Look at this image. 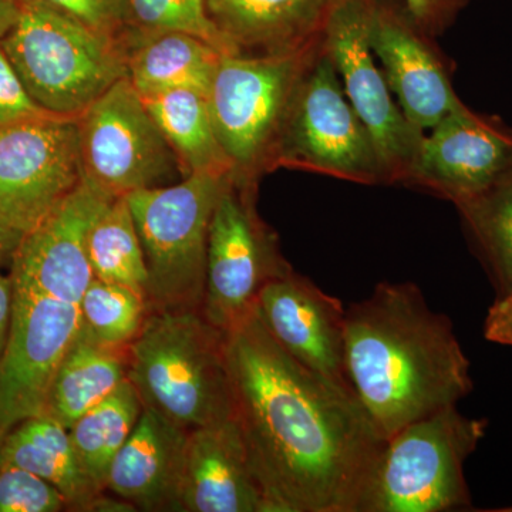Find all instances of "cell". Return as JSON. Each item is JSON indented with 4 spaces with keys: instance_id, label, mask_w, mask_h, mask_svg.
Returning <instances> with one entry per match:
<instances>
[{
    "instance_id": "6da1fadb",
    "label": "cell",
    "mask_w": 512,
    "mask_h": 512,
    "mask_svg": "<svg viewBox=\"0 0 512 512\" xmlns=\"http://www.w3.org/2000/svg\"><path fill=\"white\" fill-rule=\"evenodd\" d=\"M225 353L266 512H362L384 439L355 397L292 359L256 308L225 333Z\"/></svg>"
},
{
    "instance_id": "7a4b0ae2",
    "label": "cell",
    "mask_w": 512,
    "mask_h": 512,
    "mask_svg": "<svg viewBox=\"0 0 512 512\" xmlns=\"http://www.w3.org/2000/svg\"><path fill=\"white\" fill-rule=\"evenodd\" d=\"M346 369L357 402L384 440L456 406L473 387L453 323L412 282H382L346 308Z\"/></svg>"
},
{
    "instance_id": "3957f363",
    "label": "cell",
    "mask_w": 512,
    "mask_h": 512,
    "mask_svg": "<svg viewBox=\"0 0 512 512\" xmlns=\"http://www.w3.org/2000/svg\"><path fill=\"white\" fill-rule=\"evenodd\" d=\"M128 380L144 407L191 431L234 416L225 332L201 309L148 311L128 346Z\"/></svg>"
},
{
    "instance_id": "277c9868",
    "label": "cell",
    "mask_w": 512,
    "mask_h": 512,
    "mask_svg": "<svg viewBox=\"0 0 512 512\" xmlns=\"http://www.w3.org/2000/svg\"><path fill=\"white\" fill-rule=\"evenodd\" d=\"M0 45L30 97L53 116L79 119L127 77L120 42L36 6L22 5L18 22Z\"/></svg>"
},
{
    "instance_id": "5b68a950",
    "label": "cell",
    "mask_w": 512,
    "mask_h": 512,
    "mask_svg": "<svg viewBox=\"0 0 512 512\" xmlns=\"http://www.w3.org/2000/svg\"><path fill=\"white\" fill-rule=\"evenodd\" d=\"M234 174H192L126 195L146 259L148 311L201 309L211 218Z\"/></svg>"
},
{
    "instance_id": "8992f818",
    "label": "cell",
    "mask_w": 512,
    "mask_h": 512,
    "mask_svg": "<svg viewBox=\"0 0 512 512\" xmlns=\"http://www.w3.org/2000/svg\"><path fill=\"white\" fill-rule=\"evenodd\" d=\"M487 430L448 406L384 440L362 512H447L470 507L464 463Z\"/></svg>"
},
{
    "instance_id": "52a82bcc",
    "label": "cell",
    "mask_w": 512,
    "mask_h": 512,
    "mask_svg": "<svg viewBox=\"0 0 512 512\" xmlns=\"http://www.w3.org/2000/svg\"><path fill=\"white\" fill-rule=\"evenodd\" d=\"M303 168L360 184H392L323 42L299 82L269 168Z\"/></svg>"
},
{
    "instance_id": "ba28073f",
    "label": "cell",
    "mask_w": 512,
    "mask_h": 512,
    "mask_svg": "<svg viewBox=\"0 0 512 512\" xmlns=\"http://www.w3.org/2000/svg\"><path fill=\"white\" fill-rule=\"evenodd\" d=\"M322 42L289 55H222L208 103L215 133L238 177L269 168L299 82Z\"/></svg>"
},
{
    "instance_id": "9c48e42d",
    "label": "cell",
    "mask_w": 512,
    "mask_h": 512,
    "mask_svg": "<svg viewBox=\"0 0 512 512\" xmlns=\"http://www.w3.org/2000/svg\"><path fill=\"white\" fill-rule=\"evenodd\" d=\"M83 177L111 197L183 180L143 97L123 77L77 119Z\"/></svg>"
},
{
    "instance_id": "30bf717a",
    "label": "cell",
    "mask_w": 512,
    "mask_h": 512,
    "mask_svg": "<svg viewBox=\"0 0 512 512\" xmlns=\"http://www.w3.org/2000/svg\"><path fill=\"white\" fill-rule=\"evenodd\" d=\"M251 185L234 174L208 232L201 312L225 333L251 313L265 285L293 271L279 252L274 232L256 214Z\"/></svg>"
},
{
    "instance_id": "8fae6325",
    "label": "cell",
    "mask_w": 512,
    "mask_h": 512,
    "mask_svg": "<svg viewBox=\"0 0 512 512\" xmlns=\"http://www.w3.org/2000/svg\"><path fill=\"white\" fill-rule=\"evenodd\" d=\"M373 0H335L322 42L342 79L343 90L375 141L393 183H406L423 131L417 130L393 100L369 42Z\"/></svg>"
},
{
    "instance_id": "7c38bea8",
    "label": "cell",
    "mask_w": 512,
    "mask_h": 512,
    "mask_svg": "<svg viewBox=\"0 0 512 512\" xmlns=\"http://www.w3.org/2000/svg\"><path fill=\"white\" fill-rule=\"evenodd\" d=\"M83 181L76 119L0 128V220L28 234Z\"/></svg>"
},
{
    "instance_id": "4fadbf2b",
    "label": "cell",
    "mask_w": 512,
    "mask_h": 512,
    "mask_svg": "<svg viewBox=\"0 0 512 512\" xmlns=\"http://www.w3.org/2000/svg\"><path fill=\"white\" fill-rule=\"evenodd\" d=\"M12 285V326L0 363V441L45 412L57 366L80 328L79 305Z\"/></svg>"
},
{
    "instance_id": "5bb4252c",
    "label": "cell",
    "mask_w": 512,
    "mask_h": 512,
    "mask_svg": "<svg viewBox=\"0 0 512 512\" xmlns=\"http://www.w3.org/2000/svg\"><path fill=\"white\" fill-rule=\"evenodd\" d=\"M255 308L292 359L355 397L346 369V308L339 299L291 271L265 285Z\"/></svg>"
},
{
    "instance_id": "9a60e30c",
    "label": "cell",
    "mask_w": 512,
    "mask_h": 512,
    "mask_svg": "<svg viewBox=\"0 0 512 512\" xmlns=\"http://www.w3.org/2000/svg\"><path fill=\"white\" fill-rule=\"evenodd\" d=\"M114 198L83 177L79 187L23 237L10 261L13 284L80 306L94 279L87 235Z\"/></svg>"
},
{
    "instance_id": "2e32d148",
    "label": "cell",
    "mask_w": 512,
    "mask_h": 512,
    "mask_svg": "<svg viewBox=\"0 0 512 512\" xmlns=\"http://www.w3.org/2000/svg\"><path fill=\"white\" fill-rule=\"evenodd\" d=\"M424 134L406 184L463 204L483 194L512 165V141L464 104Z\"/></svg>"
},
{
    "instance_id": "e0dca14e",
    "label": "cell",
    "mask_w": 512,
    "mask_h": 512,
    "mask_svg": "<svg viewBox=\"0 0 512 512\" xmlns=\"http://www.w3.org/2000/svg\"><path fill=\"white\" fill-rule=\"evenodd\" d=\"M426 33L394 6L373 0L369 42L407 121L426 133L461 106Z\"/></svg>"
},
{
    "instance_id": "ac0fdd59",
    "label": "cell",
    "mask_w": 512,
    "mask_h": 512,
    "mask_svg": "<svg viewBox=\"0 0 512 512\" xmlns=\"http://www.w3.org/2000/svg\"><path fill=\"white\" fill-rule=\"evenodd\" d=\"M181 512H266L235 416L188 431Z\"/></svg>"
},
{
    "instance_id": "d6986e66",
    "label": "cell",
    "mask_w": 512,
    "mask_h": 512,
    "mask_svg": "<svg viewBox=\"0 0 512 512\" xmlns=\"http://www.w3.org/2000/svg\"><path fill=\"white\" fill-rule=\"evenodd\" d=\"M188 431L144 407L111 464L106 491L134 510L178 511Z\"/></svg>"
},
{
    "instance_id": "ffe728a7",
    "label": "cell",
    "mask_w": 512,
    "mask_h": 512,
    "mask_svg": "<svg viewBox=\"0 0 512 512\" xmlns=\"http://www.w3.org/2000/svg\"><path fill=\"white\" fill-rule=\"evenodd\" d=\"M238 55H289L322 39L335 0H204Z\"/></svg>"
},
{
    "instance_id": "44dd1931",
    "label": "cell",
    "mask_w": 512,
    "mask_h": 512,
    "mask_svg": "<svg viewBox=\"0 0 512 512\" xmlns=\"http://www.w3.org/2000/svg\"><path fill=\"white\" fill-rule=\"evenodd\" d=\"M0 467L29 471L56 487L69 511H94L101 495L77 460L69 430L40 414L22 421L0 441Z\"/></svg>"
},
{
    "instance_id": "7402d4cb",
    "label": "cell",
    "mask_w": 512,
    "mask_h": 512,
    "mask_svg": "<svg viewBox=\"0 0 512 512\" xmlns=\"http://www.w3.org/2000/svg\"><path fill=\"white\" fill-rule=\"evenodd\" d=\"M123 46L128 79L143 99L180 89L208 94L215 67L224 55L184 32L126 36Z\"/></svg>"
},
{
    "instance_id": "603a6c76",
    "label": "cell",
    "mask_w": 512,
    "mask_h": 512,
    "mask_svg": "<svg viewBox=\"0 0 512 512\" xmlns=\"http://www.w3.org/2000/svg\"><path fill=\"white\" fill-rule=\"evenodd\" d=\"M127 375L128 348L101 345L79 329L57 366L43 414L69 430L113 393Z\"/></svg>"
},
{
    "instance_id": "cb8c5ba5",
    "label": "cell",
    "mask_w": 512,
    "mask_h": 512,
    "mask_svg": "<svg viewBox=\"0 0 512 512\" xmlns=\"http://www.w3.org/2000/svg\"><path fill=\"white\" fill-rule=\"evenodd\" d=\"M144 103L177 157L183 177L235 173L215 133L207 93L173 90L147 97Z\"/></svg>"
},
{
    "instance_id": "d4e9b609",
    "label": "cell",
    "mask_w": 512,
    "mask_h": 512,
    "mask_svg": "<svg viewBox=\"0 0 512 512\" xmlns=\"http://www.w3.org/2000/svg\"><path fill=\"white\" fill-rule=\"evenodd\" d=\"M143 409L140 394L127 377L70 427L80 467L100 493H106L111 464L133 433Z\"/></svg>"
},
{
    "instance_id": "484cf974",
    "label": "cell",
    "mask_w": 512,
    "mask_h": 512,
    "mask_svg": "<svg viewBox=\"0 0 512 512\" xmlns=\"http://www.w3.org/2000/svg\"><path fill=\"white\" fill-rule=\"evenodd\" d=\"M87 256L94 278L126 285L146 296V259L126 195L114 198L93 222Z\"/></svg>"
},
{
    "instance_id": "4316f807",
    "label": "cell",
    "mask_w": 512,
    "mask_h": 512,
    "mask_svg": "<svg viewBox=\"0 0 512 512\" xmlns=\"http://www.w3.org/2000/svg\"><path fill=\"white\" fill-rule=\"evenodd\" d=\"M148 315L146 296L116 282L94 278L80 302V332L101 345L127 349Z\"/></svg>"
},
{
    "instance_id": "83f0119b",
    "label": "cell",
    "mask_w": 512,
    "mask_h": 512,
    "mask_svg": "<svg viewBox=\"0 0 512 512\" xmlns=\"http://www.w3.org/2000/svg\"><path fill=\"white\" fill-rule=\"evenodd\" d=\"M476 235L485 258L500 286H512V165L483 194L457 205Z\"/></svg>"
},
{
    "instance_id": "f1b7e54d",
    "label": "cell",
    "mask_w": 512,
    "mask_h": 512,
    "mask_svg": "<svg viewBox=\"0 0 512 512\" xmlns=\"http://www.w3.org/2000/svg\"><path fill=\"white\" fill-rule=\"evenodd\" d=\"M190 33L224 55H238L208 16L204 0H126V36Z\"/></svg>"
},
{
    "instance_id": "f546056e",
    "label": "cell",
    "mask_w": 512,
    "mask_h": 512,
    "mask_svg": "<svg viewBox=\"0 0 512 512\" xmlns=\"http://www.w3.org/2000/svg\"><path fill=\"white\" fill-rule=\"evenodd\" d=\"M69 511L63 494L52 484L16 467H0V512Z\"/></svg>"
},
{
    "instance_id": "4dcf8cb0",
    "label": "cell",
    "mask_w": 512,
    "mask_h": 512,
    "mask_svg": "<svg viewBox=\"0 0 512 512\" xmlns=\"http://www.w3.org/2000/svg\"><path fill=\"white\" fill-rule=\"evenodd\" d=\"M20 3L50 10L123 45L126 0H20Z\"/></svg>"
},
{
    "instance_id": "1f68e13d",
    "label": "cell",
    "mask_w": 512,
    "mask_h": 512,
    "mask_svg": "<svg viewBox=\"0 0 512 512\" xmlns=\"http://www.w3.org/2000/svg\"><path fill=\"white\" fill-rule=\"evenodd\" d=\"M50 116L53 114L40 109L35 100L30 97L15 67L10 63L8 55L0 45V128Z\"/></svg>"
},
{
    "instance_id": "d6a6232c",
    "label": "cell",
    "mask_w": 512,
    "mask_h": 512,
    "mask_svg": "<svg viewBox=\"0 0 512 512\" xmlns=\"http://www.w3.org/2000/svg\"><path fill=\"white\" fill-rule=\"evenodd\" d=\"M406 12L427 36L444 32L464 9L468 0H404Z\"/></svg>"
},
{
    "instance_id": "836d02e7",
    "label": "cell",
    "mask_w": 512,
    "mask_h": 512,
    "mask_svg": "<svg viewBox=\"0 0 512 512\" xmlns=\"http://www.w3.org/2000/svg\"><path fill=\"white\" fill-rule=\"evenodd\" d=\"M484 336L490 342L512 346V286L508 291L500 293L488 311Z\"/></svg>"
},
{
    "instance_id": "e575fe53",
    "label": "cell",
    "mask_w": 512,
    "mask_h": 512,
    "mask_svg": "<svg viewBox=\"0 0 512 512\" xmlns=\"http://www.w3.org/2000/svg\"><path fill=\"white\" fill-rule=\"evenodd\" d=\"M13 315V285L10 276L0 271V363L8 348Z\"/></svg>"
},
{
    "instance_id": "d590c367",
    "label": "cell",
    "mask_w": 512,
    "mask_h": 512,
    "mask_svg": "<svg viewBox=\"0 0 512 512\" xmlns=\"http://www.w3.org/2000/svg\"><path fill=\"white\" fill-rule=\"evenodd\" d=\"M25 235L0 220V265L12 261L16 249Z\"/></svg>"
},
{
    "instance_id": "8d00e7d4",
    "label": "cell",
    "mask_w": 512,
    "mask_h": 512,
    "mask_svg": "<svg viewBox=\"0 0 512 512\" xmlns=\"http://www.w3.org/2000/svg\"><path fill=\"white\" fill-rule=\"evenodd\" d=\"M22 13L20 0H0V39L18 22Z\"/></svg>"
},
{
    "instance_id": "74e56055",
    "label": "cell",
    "mask_w": 512,
    "mask_h": 512,
    "mask_svg": "<svg viewBox=\"0 0 512 512\" xmlns=\"http://www.w3.org/2000/svg\"><path fill=\"white\" fill-rule=\"evenodd\" d=\"M507 511H512V508H510V510H507Z\"/></svg>"
}]
</instances>
